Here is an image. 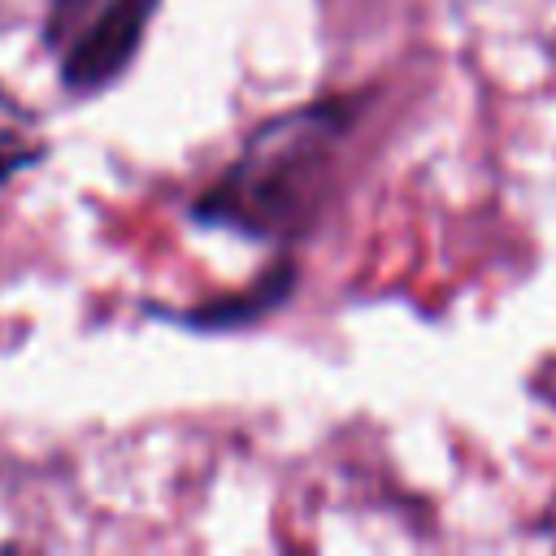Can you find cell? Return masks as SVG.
<instances>
[{
  "label": "cell",
  "instance_id": "1",
  "mask_svg": "<svg viewBox=\"0 0 556 556\" xmlns=\"http://www.w3.org/2000/svg\"><path fill=\"white\" fill-rule=\"evenodd\" d=\"M361 109L365 96H321L265 117L222 178L191 200L187 217L248 243L300 239L326 204L339 148Z\"/></svg>",
  "mask_w": 556,
  "mask_h": 556
},
{
  "label": "cell",
  "instance_id": "2",
  "mask_svg": "<svg viewBox=\"0 0 556 556\" xmlns=\"http://www.w3.org/2000/svg\"><path fill=\"white\" fill-rule=\"evenodd\" d=\"M161 0H100L83 26L61 43V87L70 96L109 91L143 48Z\"/></svg>",
  "mask_w": 556,
  "mask_h": 556
},
{
  "label": "cell",
  "instance_id": "3",
  "mask_svg": "<svg viewBox=\"0 0 556 556\" xmlns=\"http://www.w3.org/2000/svg\"><path fill=\"white\" fill-rule=\"evenodd\" d=\"M295 291V261L291 256H278L252 287L243 291H226V295H213L204 304H191L182 313L174 308H152V317H169L187 330H208V334H222V330H239V326H252L261 317H269L274 308H282Z\"/></svg>",
  "mask_w": 556,
  "mask_h": 556
},
{
  "label": "cell",
  "instance_id": "4",
  "mask_svg": "<svg viewBox=\"0 0 556 556\" xmlns=\"http://www.w3.org/2000/svg\"><path fill=\"white\" fill-rule=\"evenodd\" d=\"M17 122H30V117H17ZM17 122H0V187L48 156V148L30 139L26 130H17Z\"/></svg>",
  "mask_w": 556,
  "mask_h": 556
},
{
  "label": "cell",
  "instance_id": "5",
  "mask_svg": "<svg viewBox=\"0 0 556 556\" xmlns=\"http://www.w3.org/2000/svg\"><path fill=\"white\" fill-rule=\"evenodd\" d=\"M96 4H100V0H48L43 43H48V48H61V43L83 26V17H87Z\"/></svg>",
  "mask_w": 556,
  "mask_h": 556
}]
</instances>
